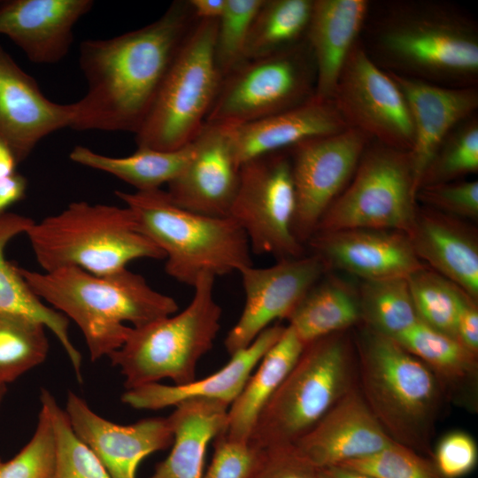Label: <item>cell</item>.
I'll return each mask as SVG.
<instances>
[{"label":"cell","mask_w":478,"mask_h":478,"mask_svg":"<svg viewBox=\"0 0 478 478\" xmlns=\"http://www.w3.org/2000/svg\"><path fill=\"white\" fill-rule=\"evenodd\" d=\"M196 21L189 1H175L158 19L141 28L83 41L79 64L87 91L73 103L70 127L135 135Z\"/></svg>","instance_id":"cell-1"},{"label":"cell","mask_w":478,"mask_h":478,"mask_svg":"<svg viewBox=\"0 0 478 478\" xmlns=\"http://www.w3.org/2000/svg\"><path fill=\"white\" fill-rule=\"evenodd\" d=\"M35 294L73 320L90 359L108 357L139 328L178 312L177 302L127 268L95 275L77 267L39 273L18 266Z\"/></svg>","instance_id":"cell-2"},{"label":"cell","mask_w":478,"mask_h":478,"mask_svg":"<svg viewBox=\"0 0 478 478\" xmlns=\"http://www.w3.org/2000/svg\"><path fill=\"white\" fill-rule=\"evenodd\" d=\"M371 50L380 67L402 76L451 88L477 82V26L453 6L391 4L373 28Z\"/></svg>","instance_id":"cell-3"},{"label":"cell","mask_w":478,"mask_h":478,"mask_svg":"<svg viewBox=\"0 0 478 478\" xmlns=\"http://www.w3.org/2000/svg\"><path fill=\"white\" fill-rule=\"evenodd\" d=\"M138 230L165 254L166 274L194 286L204 274L222 276L252 265L248 239L229 217H210L175 204L160 189L116 191Z\"/></svg>","instance_id":"cell-4"},{"label":"cell","mask_w":478,"mask_h":478,"mask_svg":"<svg viewBox=\"0 0 478 478\" xmlns=\"http://www.w3.org/2000/svg\"><path fill=\"white\" fill-rule=\"evenodd\" d=\"M26 234L44 272L77 267L102 276L135 259H165L163 251L138 230L127 206L73 202L35 222Z\"/></svg>","instance_id":"cell-5"},{"label":"cell","mask_w":478,"mask_h":478,"mask_svg":"<svg viewBox=\"0 0 478 478\" xmlns=\"http://www.w3.org/2000/svg\"><path fill=\"white\" fill-rule=\"evenodd\" d=\"M215 277L202 274L181 312L132 328L124 343L107 358L120 369L126 390L170 379L174 385L196 380L199 360L212 350L222 310L214 297Z\"/></svg>","instance_id":"cell-6"},{"label":"cell","mask_w":478,"mask_h":478,"mask_svg":"<svg viewBox=\"0 0 478 478\" xmlns=\"http://www.w3.org/2000/svg\"><path fill=\"white\" fill-rule=\"evenodd\" d=\"M361 394L389 437L424 450L438 400L431 369L395 339L368 328L359 343Z\"/></svg>","instance_id":"cell-7"},{"label":"cell","mask_w":478,"mask_h":478,"mask_svg":"<svg viewBox=\"0 0 478 478\" xmlns=\"http://www.w3.org/2000/svg\"><path fill=\"white\" fill-rule=\"evenodd\" d=\"M352 364L340 333L307 343L261 411L250 444L260 450L296 442L352 387Z\"/></svg>","instance_id":"cell-8"},{"label":"cell","mask_w":478,"mask_h":478,"mask_svg":"<svg viewBox=\"0 0 478 478\" xmlns=\"http://www.w3.org/2000/svg\"><path fill=\"white\" fill-rule=\"evenodd\" d=\"M217 23L197 19L185 37L135 134L137 148L175 150L199 134L221 81L214 57Z\"/></svg>","instance_id":"cell-9"},{"label":"cell","mask_w":478,"mask_h":478,"mask_svg":"<svg viewBox=\"0 0 478 478\" xmlns=\"http://www.w3.org/2000/svg\"><path fill=\"white\" fill-rule=\"evenodd\" d=\"M416 202L410 152L371 141L351 181L325 212L314 233L374 228L408 235L418 210Z\"/></svg>","instance_id":"cell-10"},{"label":"cell","mask_w":478,"mask_h":478,"mask_svg":"<svg viewBox=\"0 0 478 478\" xmlns=\"http://www.w3.org/2000/svg\"><path fill=\"white\" fill-rule=\"evenodd\" d=\"M315 85V64L306 39L245 59L221 79L205 123L235 126L287 111L312 98Z\"/></svg>","instance_id":"cell-11"},{"label":"cell","mask_w":478,"mask_h":478,"mask_svg":"<svg viewBox=\"0 0 478 478\" xmlns=\"http://www.w3.org/2000/svg\"><path fill=\"white\" fill-rule=\"evenodd\" d=\"M296 194L289 150L251 158L240 166L228 216L245 234L252 253L278 260L304 255L293 222Z\"/></svg>","instance_id":"cell-12"},{"label":"cell","mask_w":478,"mask_h":478,"mask_svg":"<svg viewBox=\"0 0 478 478\" xmlns=\"http://www.w3.org/2000/svg\"><path fill=\"white\" fill-rule=\"evenodd\" d=\"M331 101L349 127L389 147L412 150L414 131L406 99L360 39L343 66Z\"/></svg>","instance_id":"cell-13"},{"label":"cell","mask_w":478,"mask_h":478,"mask_svg":"<svg viewBox=\"0 0 478 478\" xmlns=\"http://www.w3.org/2000/svg\"><path fill=\"white\" fill-rule=\"evenodd\" d=\"M371 141L363 132L348 127L308 139L288 150L296 194L293 232L302 245L351 181Z\"/></svg>","instance_id":"cell-14"},{"label":"cell","mask_w":478,"mask_h":478,"mask_svg":"<svg viewBox=\"0 0 478 478\" xmlns=\"http://www.w3.org/2000/svg\"><path fill=\"white\" fill-rule=\"evenodd\" d=\"M326 269L322 260L311 254L241 270L244 305L224 340L227 352L231 356L248 347L274 321L288 319Z\"/></svg>","instance_id":"cell-15"},{"label":"cell","mask_w":478,"mask_h":478,"mask_svg":"<svg viewBox=\"0 0 478 478\" xmlns=\"http://www.w3.org/2000/svg\"><path fill=\"white\" fill-rule=\"evenodd\" d=\"M64 410L75 435L95 453L111 478H135L144 458L171 447L173 442L168 416L117 424L96 413L72 391Z\"/></svg>","instance_id":"cell-16"},{"label":"cell","mask_w":478,"mask_h":478,"mask_svg":"<svg viewBox=\"0 0 478 478\" xmlns=\"http://www.w3.org/2000/svg\"><path fill=\"white\" fill-rule=\"evenodd\" d=\"M194 153L166 191L178 206L210 217H227L240 166L226 125L205 123L193 140Z\"/></svg>","instance_id":"cell-17"},{"label":"cell","mask_w":478,"mask_h":478,"mask_svg":"<svg viewBox=\"0 0 478 478\" xmlns=\"http://www.w3.org/2000/svg\"><path fill=\"white\" fill-rule=\"evenodd\" d=\"M73 104L50 100L0 45V138L25 160L49 135L70 127Z\"/></svg>","instance_id":"cell-18"},{"label":"cell","mask_w":478,"mask_h":478,"mask_svg":"<svg viewBox=\"0 0 478 478\" xmlns=\"http://www.w3.org/2000/svg\"><path fill=\"white\" fill-rule=\"evenodd\" d=\"M326 268L331 266L364 281L407 277L424 266L406 233L374 228L316 232L307 242Z\"/></svg>","instance_id":"cell-19"},{"label":"cell","mask_w":478,"mask_h":478,"mask_svg":"<svg viewBox=\"0 0 478 478\" xmlns=\"http://www.w3.org/2000/svg\"><path fill=\"white\" fill-rule=\"evenodd\" d=\"M393 441L360 390L352 386L292 444L305 459L321 468L372 454Z\"/></svg>","instance_id":"cell-20"},{"label":"cell","mask_w":478,"mask_h":478,"mask_svg":"<svg viewBox=\"0 0 478 478\" xmlns=\"http://www.w3.org/2000/svg\"><path fill=\"white\" fill-rule=\"evenodd\" d=\"M92 0L0 1V35H6L35 64L61 61L73 41V27Z\"/></svg>","instance_id":"cell-21"},{"label":"cell","mask_w":478,"mask_h":478,"mask_svg":"<svg viewBox=\"0 0 478 478\" xmlns=\"http://www.w3.org/2000/svg\"><path fill=\"white\" fill-rule=\"evenodd\" d=\"M404 94L414 131L409 151L417 192L423 173L445 136L478 108L476 87L451 88L386 71Z\"/></svg>","instance_id":"cell-22"},{"label":"cell","mask_w":478,"mask_h":478,"mask_svg":"<svg viewBox=\"0 0 478 478\" xmlns=\"http://www.w3.org/2000/svg\"><path fill=\"white\" fill-rule=\"evenodd\" d=\"M236 163L286 150L311 138L347 129L332 101L312 97L287 111L255 121L227 126Z\"/></svg>","instance_id":"cell-23"},{"label":"cell","mask_w":478,"mask_h":478,"mask_svg":"<svg viewBox=\"0 0 478 478\" xmlns=\"http://www.w3.org/2000/svg\"><path fill=\"white\" fill-rule=\"evenodd\" d=\"M284 328L279 324L271 325L248 347L231 355L223 367L205 378L181 385L156 382L128 389L122 395V402L138 410H159L190 399L216 400L230 405Z\"/></svg>","instance_id":"cell-24"},{"label":"cell","mask_w":478,"mask_h":478,"mask_svg":"<svg viewBox=\"0 0 478 478\" xmlns=\"http://www.w3.org/2000/svg\"><path fill=\"white\" fill-rule=\"evenodd\" d=\"M366 0H313L306 41L316 70L314 97L331 101L343 66L365 26Z\"/></svg>","instance_id":"cell-25"},{"label":"cell","mask_w":478,"mask_h":478,"mask_svg":"<svg viewBox=\"0 0 478 478\" xmlns=\"http://www.w3.org/2000/svg\"><path fill=\"white\" fill-rule=\"evenodd\" d=\"M409 238L420 260L478 298V244L474 234L459 222L435 210H417Z\"/></svg>","instance_id":"cell-26"},{"label":"cell","mask_w":478,"mask_h":478,"mask_svg":"<svg viewBox=\"0 0 478 478\" xmlns=\"http://www.w3.org/2000/svg\"><path fill=\"white\" fill-rule=\"evenodd\" d=\"M174 407L168 416L173 433L172 449L150 478H202L207 446L225 432L229 405L190 399Z\"/></svg>","instance_id":"cell-27"},{"label":"cell","mask_w":478,"mask_h":478,"mask_svg":"<svg viewBox=\"0 0 478 478\" xmlns=\"http://www.w3.org/2000/svg\"><path fill=\"white\" fill-rule=\"evenodd\" d=\"M35 221L26 216L6 212L0 216V313L26 317L42 323L54 334L82 382V357L71 341L69 319L47 306L28 286L18 266L6 260L4 250L16 235L27 233Z\"/></svg>","instance_id":"cell-28"},{"label":"cell","mask_w":478,"mask_h":478,"mask_svg":"<svg viewBox=\"0 0 478 478\" xmlns=\"http://www.w3.org/2000/svg\"><path fill=\"white\" fill-rule=\"evenodd\" d=\"M305 344L290 326L264 355L227 411L224 435L249 442L256 421L301 355Z\"/></svg>","instance_id":"cell-29"},{"label":"cell","mask_w":478,"mask_h":478,"mask_svg":"<svg viewBox=\"0 0 478 478\" xmlns=\"http://www.w3.org/2000/svg\"><path fill=\"white\" fill-rule=\"evenodd\" d=\"M194 153L193 141L175 150H158L137 148L133 154L114 158L78 145L71 151L72 161L79 165L110 173L132 185L136 191L160 189L175 179L187 166Z\"/></svg>","instance_id":"cell-30"},{"label":"cell","mask_w":478,"mask_h":478,"mask_svg":"<svg viewBox=\"0 0 478 478\" xmlns=\"http://www.w3.org/2000/svg\"><path fill=\"white\" fill-rule=\"evenodd\" d=\"M315 283L289 318V326L306 345L340 333L360 318L358 296L347 284L333 278Z\"/></svg>","instance_id":"cell-31"},{"label":"cell","mask_w":478,"mask_h":478,"mask_svg":"<svg viewBox=\"0 0 478 478\" xmlns=\"http://www.w3.org/2000/svg\"><path fill=\"white\" fill-rule=\"evenodd\" d=\"M313 0H264L249 33L245 59L276 53L306 39Z\"/></svg>","instance_id":"cell-32"},{"label":"cell","mask_w":478,"mask_h":478,"mask_svg":"<svg viewBox=\"0 0 478 478\" xmlns=\"http://www.w3.org/2000/svg\"><path fill=\"white\" fill-rule=\"evenodd\" d=\"M358 299L368 328L389 337H397L419 320L407 277L363 281Z\"/></svg>","instance_id":"cell-33"},{"label":"cell","mask_w":478,"mask_h":478,"mask_svg":"<svg viewBox=\"0 0 478 478\" xmlns=\"http://www.w3.org/2000/svg\"><path fill=\"white\" fill-rule=\"evenodd\" d=\"M45 327L34 320L0 313V384L7 385L45 361Z\"/></svg>","instance_id":"cell-34"},{"label":"cell","mask_w":478,"mask_h":478,"mask_svg":"<svg viewBox=\"0 0 478 478\" xmlns=\"http://www.w3.org/2000/svg\"><path fill=\"white\" fill-rule=\"evenodd\" d=\"M395 339L406 351L443 376L457 380L476 368V355L459 340L418 320Z\"/></svg>","instance_id":"cell-35"},{"label":"cell","mask_w":478,"mask_h":478,"mask_svg":"<svg viewBox=\"0 0 478 478\" xmlns=\"http://www.w3.org/2000/svg\"><path fill=\"white\" fill-rule=\"evenodd\" d=\"M413 306L420 320L457 340L459 287L425 266L407 276Z\"/></svg>","instance_id":"cell-36"},{"label":"cell","mask_w":478,"mask_h":478,"mask_svg":"<svg viewBox=\"0 0 478 478\" xmlns=\"http://www.w3.org/2000/svg\"><path fill=\"white\" fill-rule=\"evenodd\" d=\"M478 171V118L458 124L443 139L427 166L420 187L446 183Z\"/></svg>","instance_id":"cell-37"},{"label":"cell","mask_w":478,"mask_h":478,"mask_svg":"<svg viewBox=\"0 0 478 478\" xmlns=\"http://www.w3.org/2000/svg\"><path fill=\"white\" fill-rule=\"evenodd\" d=\"M40 401L48 409L55 436L53 478H111L95 453L75 435L65 410L47 389H41Z\"/></svg>","instance_id":"cell-38"},{"label":"cell","mask_w":478,"mask_h":478,"mask_svg":"<svg viewBox=\"0 0 478 478\" xmlns=\"http://www.w3.org/2000/svg\"><path fill=\"white\" fill-rule=\"evenodd\" d=\"M264 0H227L218 19L214 57L221 79L245 60L253 19Z\"/></svg>","instance_id":"cell-39"},{"label":"cell","mask_w":478,"mask_h":478,"mask_svg":"<svg viewBox=\"0 0 478 478\" xmlns=\"http://www.w3.org/2000/svg\"><path fill=\"white\" fill-rule=\"evenodd\" d=\"M338 466L374 478H443L433 460L396 441L372 454Z\"/></svg>","instance_id":"cell-40"},{"label":"cell","mask_w":478,"mask_h":478,"mask_svg":"<svg viewBox=\"0 0 478 478\" xmlns=\"http://www.w3.org/2000/svg\"><path fill=\"white\" fill-rule=\"evenodd\" d=\"M56 444L50 413L41 404L38 421L28 443L0 466V478H53Z\"/></svg>","instance_id":"cell-41"},{"label":"cell","mask_w":478,"mask_h":478,"mask_svg":"<svg viewBox=\"0 0 478 478\" xmlns=\"http://www.w3.org/2000/svg\"><path fill=\"white\" fill-rule=\"evenodd\" d=\"M448 216L478 218V181H451L420 187L416 201Z\"/></svg>","instance_id":"cell-42"},{"label":"cell","mask_w":478,"mask_h":478,"mask_svg":"<svg viewBox=\"0 0 478 478\" xmlns=\"http://www.w3.org/2000/svg\"><path fill=\"white\" fill-rule=\"evenodd\" d=\"M248 478H321L319 468L290 444L258 450Z\"/></svg>","instance_id":"cell-43"},{"label":"cell","mask_w":478,"mask_h":478,"mask_svg":"<svg viewBox=\"0 0 478 478\" xmlns=\"http://www.w3.org/2000/svg\"><path fill=\"white\" fill-rule=\"evenodd\" d=\"M213 455L202 478H248L258 450L249 442L227 438L224 433L213 442Z\"/></svg>","instance_id":"cell-44"},{"label":"cell","mask_w":478,"mask_h":478,"mask_svg":"<svg viewBox=\"0 0 478 478\" xmlns=\"http://www.w3.org/2000/svg\"><path fill=\"white\" fill-rule=\"evenodd\" d=\"M434 459L443 478H460L474 469L478 460L477 445L467 433L451 432L440 440Z\"/></svg>","instance_id":"cell-45"},{"label":"cell","mask_w":478,"mask_h":478,"mask_svg":"<svg viewBox=\"0 0 478 478\" xmlns=\"http://www.w3.org/2000/svg\"><path fill=\"white\" fill-rule=\"evenodd\" d=\"M457 337L471 352H478V310L476 301L458 289Z\"/></svg>","instance_id":"cell-46"},{"label":"cell","mask_w":478,"mask_h":478,"mask_svg":"<svg viewBox=\"0 0 478 478\" xmlns=\"http://www.w3.org/2000/svg\"><path fill=\"white\" fill-rule=\"evenodd\" d=\"M27 189V180L19 173L0 178V216L6 210L24 199Z\"/></svg>","instance_id":"cell-47"},{"label":"cell","mask_w":478,"mask_h":478,"mask_svg":"<svg viewBox=\"0 0 478 478\" xmlns=\"http://www.w3.org/2000/svg\"><path fill=\"white\" fill-rule=\"evenodd\" d=\"M189 4L197 19H219L227 0H189Z\"/></svg>","instance_id":"cell-48"},{"label":"cell","mask_w":478,"mask_h":478,"mask_svg":"<svg viewBox=\"0 0 478 478\" xmlns=\"http://www.w3.org/2000/svg\"><path fill=\"white\" fill-rule=\"evenodd\" d=\"M19 162L9 144L0 138V178L10 176L16 173Z\"/></svg>","instance_id":"cell-49"},{"label":"cell","mask_w":478,"mask_h":478,"mask_svg":"<svg viewBox=\"0 0 478 478\" xmlns=\"http://www.w3.org/2000/svg\"><path fill=\"white\" fill-rule=\"evenodd\" d=\"M319 471L321 478H374L343 466L321 467Z\"/></svg>","instance_id":"cell-50"},{"label":"cell","mask_w":478,"mask_h":478,"mask_svg":"<svg viewBox=\"0 0 478 478\" xmlns=\"http://www.w3.org/2000/svg\"><path fill=\"white\" fill-rule=\"evenodd\" d=\"M6 388H7V385L0 384V406L6 394Z\"/></svg>","instance_id":"cell-51"},{"label":"cell","mask_w":478,"mask_h":478,"mask_svg":"<svg viewBox=\"0 0 478 478\" xmlns=\"http://www.w3.org/2000/svg\"><path fill=\"white\" fill-rule=\"evenodd\" d=\"M2 462H3V461H2V459H1V458H0V466H1Z\"/></svg>","instance_id":"cell-52"}]
</instances>
